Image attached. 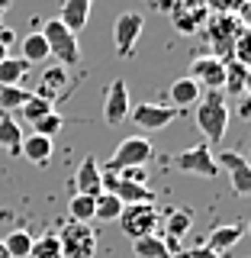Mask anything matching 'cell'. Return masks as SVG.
Returning <instances> with one entry per match:
<instances>
[{
  "mask_svg": "<svg viewBox=\"0 0 251 258\" xmlns=\"http://www.w3.org/2000/svg\"><path fill=\"white\" fill-rule=\"evenodd\" d=\"M206 20H209V7L200 4V0H177V7L171 13V23H174V29L181 32V36L200 32L206 26Z\"/></svg>",
  "mask_w": 251,
  "mask_h": 258,
  "instance_id": "12",
  "label": "cell"
},
{
  "mask_svg": "<svg viewBox=\"0 0 251 258\" xmlns=\"http://www.w3.org/2000/svg\"><path fill=\"white\" fill-rule=\"evenodd\" d=\"M20 152H23V158H26L29 165L45 168L48 161H52V155H55V145H52V139H45V136L32 133V136H26V139H23Z\"/></svg>",
  "mask_w": 251,
  "mask_h": 258,
  "instance_id": "18",
  "label": "cell"
},
{
  "mask_svg": "<svg viewBox=\"0 0 251 258\" xmlns=\"http://www.w3.org/2000/svg\"><path fill=\"white\" fill-rule=\"evenodd\" d=\"M32 232L29 229H13L10 236L4 239V248H7V258H29L32 252Z\"/></svg>",
  "mask_w": 251,
  "mask_h": 258,
  "instance_id": "26",
  "label": "cell"
},
{
  "mask_svg": "<svg viewBox=\"0 0 251 258\" xmlns=\"http://www.w3.org/2000/svg\"><path fill=\"white\" fill-rule=\"evenodd\" d=\"M13 42H16V32L7 29V26H0V45H4V48H13Z\"/></svg>",
  "mask_w": 251,
  "mask_h": 258,
  "instance_id": "40",
  "label": "cell"
},
{
  "mask_svg": "<svg viewBox=\"0 0 251 258\" xmlns=\"http://www.w3.org/2000/svg\"><path fill=\"white\" fill-rule=\"evenodd\" d=\"M55 236H58V245H61V258H94L97 255V229L91 223L68 220Z\"/></svg>",
  "mask_w": 251,
  "mask_h": 258,
  "instance_id": "3",
  "label": "cell"
},
{
  "mask_svg": "<svg viewBox=\"0 0 251 258\" xmlns=\"http://www.w3.org/2000/svg\"><path fill=\"white\" fill-rule=\"evenodd\" d=\"M10 7H13V0H0V16H4L7 10H10Z\"/></svg>",
  "mask_w": 251,
  "mask_h": 258,
  "instance_id": "42",
  "label": "cell"
},
{
  "mask_svg": "<svg viewBox=\"0 0 251 258\" xmlns=\"http://www.w3.org/2000/svg\"><path fill=\"white\" fill-rule=\"evenodd\" d=\"M181 258H219L216 252H209L206 245H200V248H190V252H184Z\"/></svg>",
  "mask_w": 251,
  "mask_h": 258,
  "instance_id": "39",
  "label": "cell"
},
{
  "mask_svg": "<svg viewBox=\"0 0 251 258\" xmlns=\"http://www.w3.org/2000/svg\"><path fill=\"white\" fill-rule=\"evenodd\" d=\"M232 58L235 61H241L245 68L251 71V29L245 26L238 32V39H235V48H232Z\"/></svg>",
  "mask_w": 251,
  "mask_h": 258,
  "instance_id": "34",
  "label": "cell"
},
{
  "mask_svg": "<svg viewBox=\"0 0 251 258\" xmlns=\"http://www.w3.org/2000/svg\"><path fill=\"white\" fill-rule=\"evenodd\" d=\"M20 113H23V119H26V123H36V119L45 116V113H55V103L45 100V97H36V94H32L29 100L20 107Z\"/></svg>",
  "mask_w": 251,
  "mask_h": 258,
  "instance_id": "31",
  "label": "cell"
},
{
  "mask_svg": "<svg viewBox=\"0 0 251 258\" xmlns=\"http://www.w3.org/2000/svg\"><path fill=\"white\" fill-rule=\"evenodd\" d=\"M23 145V129L13 119V113H0V149L7 152H20Z\"/></svg>",
  "mask_w": 251,
  "mask_h": 258,
  "instance_id": "24",
  "label": "cell"
},
{
  "mask_svg": "<svg viewBox=\"0 0 251 258\" xmlns=\"http://www.w3.org/2000/svg\"><path fill=\"white\" fill-rule=\"evenodd\" d=\"M129 116L142 133H161L181 116V110L164 107V103H135V107H129Z\"/></svg>",
  "mask_w": 251,
  "mask_h": 258,
  "instance_id": "9",
  "label": "cell"
},
{
  "mask_svg": "<svg viewBox=\"0 0 251 258\" xmlns=\"http://www.w3.org/2000/svg\"><path fill=\"white\" fill-rule=\"evenodd\" d=\"M126 116H129V87L123 78H116L107 84V94H103V123L119 126Z\"/></svg>",
  "mask_w": 251,
  "mask_h": 258,
  "instance_id": "14",
  "label": "cell"
},
{
  "mask_svg": "<svg viewBox=\"0 0 251 258\" xmlns=\"http://www.w3.org/2000/svg\"><path fill=\"white\" fill-rule=\"evenodd\" d=\"M171 165L184 174H200V177H216L219 174V165H216V155L206 142L193 145V149H184L171 158Z\"/></svg>",
  "mask_w": 251,
  "mask_h": 258,
  "instance_id": "8",
  "label": "cell"
},
{
  "mask_svg": "<svg viewBox=\"0 0 251 258\" xmlns=\"http://www.w3.org/2000/svg\"><path fill=\"white\" fill-rule=\"evenodd\" d=\"M245 94H251V71H248V78H245Z\"/></svg>",
  "mask_w": 251,
  "mask_h": 258,
  "instance_id": "43",
  "label": "cell"
},
{
  "mask_svg": "<svg viewBox=\"0 0 251 258\" xmlns=\"http://www.w3.org/2000/svg\"><path fill=\"white\" fill-rule=\"evenodd\" d=\"M151 7H155L158 13L171 16V13H174V7H177V0H151Z\"/></svg>",
  "mask_w": 251,
  "mask_h": 258,
  "instance_id": "38",
  "label": "cell"
},
{
  "mask_svg": "<svg viewBox=\"0 0 251 258\" xmlns=\"http://www.w3.org/2000/svg\"><path fill=\"white\" fill-rule=\"evenodd\" d=\"M203 91H222L225 81V61H219L216 55H200V58L190 61V75Z\"/></svg>",
  "mask_w": 251,
  "mask_h": 258,
  "instance_id": "15",
  "label": "cell"
},
{
  "mask_svg": "<svg viewBox=\"0 0 251 258\" xmlns=\"http://www.w3.org/2000/svg\"><path fill=\"white\" fill-rule=\"evenodd\" d=\"M241 236H245V223H225V226H216V229L209 232V239H206V248L222 258V252H229V248L235 245Z\"/></svg>",
  "mask_w": 251,
  "mask_h": 258,
  "instance_id": "21",
  "label": "cell"
},
{
  "mask_svg": "<svg viewBox=\"0 0 251 258\" xmlns=\"http://www.w3.org/2000/svg\"><path fill=\"white\" fill-rule=\"evenodd\" d=\"M119 229L126 232L129 239H142V236H151V232H158V223H161V210L155 204H129L123 207V213H119Z\"/></svg>",
  "mask_w": 251,
  "mask_h": 258,
  "instance_id": "6",
  "label": "cell"
},
{
  "mask_svg": "<svg viewBox=\"0 0 251 258\" xmlns=\"http://www.w3.org/2000/svg\"><path fill=\"white\" fill-rule=\"evenodd\" d=\"M0 258H7V248H4V239H0Z\"/></svg>",
  "mask_w": 251,
  "mask_h": 258,
  "instance_id": "45",
  "label": "cell"
},
{
  "mask_svg": "<svg viewBox=\"0 0 251 258\" xmlns=\"http://www.w3.org/2000/svg\"><path fill=\"white\" fill-rule=\"evenodd\" d=\"M155 155V149H151V142L145 139V136H129L116 145V152L107 158V165H103V171H126V168H145Z\"/></svg>",
  "mask_w": 251,
  "mask_h": 258,
  "instance_id": "5",
  "label": "cell"
},
{
  "mask_svg": "<svg viewBox=\"0 0 251 258\" xmlns=\"http://www.w3.org/2000/svg\"><path fill=\"white\" fill-rule=\"evenodd\" d=\"M119 213H123V204H119V197H113V194H107V190H103L100 197H94V220L113 223V220H119Z\"/></svg>",
  "mask_w": 251,
  "mask_h": 258,
  "instance_id": "28",
  "label": "cell"
},
{
  "mask_svg": "<svg viewBox=\"0 0 251 258\" xmlns=\"http://www.w3.org/2000/svg\"><path fill=\"white\" fill-rule=\"evenodd\" d=\"M29 97H32V91H26L23 84H0V113L20 110Z\"/></svg>",
  "mask_w": 251,
  "mask_h": 258,
  "instance_id": "27",
  "label": "cell"
},
{
  "mask_svg": "<svg viewBox=\"0 0 251 258\" xmlns=\"http://www.w3.org/2000/svg\"><path fill=\"white\" fill-rule=\"evenodd\" d=\"M0 26H4V20H0Z\"/></svg>",
  "mask_w": 251,
  "mask_h": 258,
  "instance_id": "48",
  "label": "cell"
},
{
  "mask_svg": "<svg viewBox=\"0 0 251 258\" xmlns=\"http://www.w3.org/2000/svg\"><path fill=\"white\" fill-rule=\"evenodd\" d=\"M216 165L229 171L232 190H235L238 197H251V161L245 155H238V152H219V155H216Z\"/></svg>",
  "mask_w": 251,
  "mask_h": 258,
  "instance_id": "13",
  "label": "cell"
},
{
  "mask_svg": "<svg viewBox=\"0 0 251 258\" xmlns=\"http://www.w3.org/2000/svg\"><path fill=\"white\" fill-rule=\"evenodd\" d=\"M203 29H206V42H209V48H213V55L219 61H229L232 48H235V39H238V32L245 26L238 23L235 13H209Z\"/></svg>",
  "mask_w": 251,
  "mask_h": 258,
  "instance_id": "2",
  "label": "cell"
},
{
  "mask_svg": "<svg viewBox=\"0 0 251 258\" xmlns=\"http://www.w3.org/2000/svg\"><path fill=\"white\" fill-rule=\"evenodd\" d=\"M68 213L74 223H91L94 220V197H87V194H74L68 204Z\"/></svg>",
  "mask_w": 251,
  "mask_h": 258,
  "instance_id": "32",
  "label": "cell"
},
{
  "mask_svg": "<svg viewBox=\"0 0 251 258\" xmlns=\"http://www.w3.org/2000/svg\"><path fill=\"white\" fill-rule=\"evenodd\" d=\"M103 190L119 197V204L129 207V204H155V190L148 184H139V181H126V177L113 174V171H103Z\"/></svg>",
  "mask_w": 251,
  "mask_h": 258,
  "instance_id": "10",
  "label": "cell"
},
{
  "mask_svg": "<svg viewBox=\"0 0 251 258\" xmlns=\"http://www.w3.org/2000/svg\"><path fill=\"white\" fill-rule=\"evenodd\" d=\"M245 78H248V68L235 58L225 61V81H222V94L229 97H241L245 94Z\"/></svg>",
  "mask_w": 251,
  "mask_h": 258,
  "instance_id": "23",
  "label": "cell"
},
{
  "mask_svg": "<svg viewBox=\"0 0 251 258\" xmlns=\"http://www.w3.org/2000/svg\"><path fill=\"white\" fill-rule=\"evenodd\" d=\"M42 36H45V45H48V55H55L58 64L64 68H74L80 61V45H77V36L71 32L64 23L55 16V20H48L42 26Z\"/></svg>",
  "mask_w": 251,
  "mask_h": 258,
  "instance_id": "4",
  "label": "cell"
},
{
  "mask_svg": "<svg viewBox=\"0 0 251 258\" xmlns=\"http://www.w3.org/2000/svg\"><path fill=\"white\" fill-rule=\"evenodd\" d=\"M32 64L26 58H13V55H7L4 61H0V84H23L29 75Z\"/></svg>",
  "mask_w": 251,
  "mask_h": 258,
  "instance_id": "25",
  "label": "cell"
},
{
  "mask_svg": "<svg viewBox=\"0 0 251 258\" xmlns=\"http://www.w3.org/2000/svg\"><path fill=\"white\" fill-rule=\"evenodd\" d=\"M91 10H94V0H61V16L58 20L77 36V32L87 26V20H91Z\"/></svg>",
  "mask_w": 251,
  "mask_h": 258,
  "instance_id": "20",
  "label": "cell"
},
{
  "mask_svg": "<svg viewBox=\"0 0 251 258\" xmlns=\"http://www.w3.org/2000/svg\"><path fill=\"white\" fill-rule=\"evenodd\" d=\"M23 58H26L29 64H39L48 58V45H45V36L42 32H29V36H23Z\"/></svg>",
  "mask_w": 251,
  "mask_h": 258,
  "instance_id": "29",
  "label": "cell"
},
{
  "mask_svg": "<svg viewBox=\"0 0 251 258\" xmlns=\"http://www.w3.org/2000/svg\"><path fill=\"white\" fill-rule=\"evenodd\" d=\"M142 29H145V16L142 13L126 10V13L116 16V23H113V45H116L119 58H132L135 42L142 39Z\"/></svg>",
  "mask_w": 251,
  "mask_h": 258,
  "instance_id": "7",
  "label": "cell"
},
{
  "mask_svg": "<svg viewBox=\"0 0 251 258\" xmlns=\"http://www.w3.org/2000/svg\"><path fill=\"white\" fill-rule=\"evenodd\" d=\"M197 126L206 136V145L219 142L229 129V103L222 91H206L197 103Z\"/></svg>",
  "mask_w": 251,
  "mask_h": 258,
  "instance_id": "1",
  "label": "cell"
},
{
  "mask_svg": "<svg viewBox=\"0 0 251 258\" xmlns=\"http://www.w3.org/2000/svg\"><path fill=\"white\" fill-rule=\"evenodd\" d=\"M168 97H171V107L174 110H187V107H193V103H200L203 87H200L193 78H177L174 84L168 87Z\"/></svg>",
  "mask_w": 251,
  "mask_h": 258,
  "instance_id": "19",
  "label": "cell"
},
{
  "mask_svg": "<svg viewBox=\"0 0 251 258\" xmlns=\"http://www.w3.org/2000/svg\"><path fill=\"white\" fill-rule=\"evenodd\" d=\"M61 126H64V116H61V113H45L42 119H36V123H32V133H39V136H45V139H52V136L58 133Z\"/></svg>",
  "mask_w": 251,
  "mask_h": 258,
  "instance_id": "33",
  "label": "cell"
},
{
  "mask_svg": "<svg viewBox=\"0 0 251 258\" xmlns=\"http://www.w3.org/2000/svg\"><path fill=\"white\" fill-rule=\"evenodd\" d=\"M238 116H241V119H251V94H241V103H238Z\"/></svg>",
  "mask_w": 251,
  "mask_h": 258,
  "instance_id": "41",
  "label": "cell"
},
{
  "mask_svg": "<svg viewBox=\"0 0 251 258\" xmlns=\"http://www.w3.org/2000/svg\"><path fill=\"white\" fill-rule=\"evenodd\" d=\"M190 226H193V213L187 207H171V210H164L161 213V223H158V236L164 239V245L171 248V252L177 255V245H181V239L190 232Z\"/></svg>",
  "mask_w": 251,
  "mask_h": 258,
  "instance_id": "11",
  "label": "cell"
},
{
  "mask_svg": "<svg viewBox=\"0 0 251 258\" xmlns=\"http://www.w3.org/2000/svg\"><path fill=\"white\" fill-rule=\"evenodd\" d=\"M119 177H126V181H139V184H145L148 181V174H145V168H126V171H116Z\"/></svg>",
  "mask_w": 251,
  "mask_h": 258,
  "instance_id": "36",
  "label": "cell"
},
{
  "mask_svg": "<svg viewBox=\"0 0 251 258\" xmlns=\"http://www.w3.org/2000/svg\"><path fill=\"white\" fill-rule=\"evenodd\" d=\"M245 232H248V236H251V220H248V229H245Z\"/></svg>",
  "mask_w": 251,
  "mask_h": 258,
  "instance_id": "46",
  "label": "cell"
},
{
  "mask_svg": "<svg viewBox=\"0 0 251 258\" xmlns=\"http://www.w3.org/2000/svg\"><path fill=\"white\" fill-rule=\"evenodd\" d=\"M132 252H135V258H181V255H174L171 248L164 245V239H161L158 232L135 239V242H132Z\"/></svg>",
  "mask_w": 251,
  "mask_h": 258,
  "instance_id": "22",
  "label": "cell"
},
{
  "mask_svg": "<svg viewBox=\"0 0 251 258\" xmlns=\"http://www.w3.org/2000/svg\"><path fill=\"white\" fill-rule=\"evenodd\" d=\"M29 258H61L58 236H55V232H45V236L32 239V252H29Z\"/></svg>",
  "mask_w": 251,
  "mask_h": 258,
  "instance_id": "30",
  "label": "cell"
},
{
  "mask_svg": "<svg viewBox=\"0 0 251 258\" xmlns=\"http://www.w3.org/2000/svg\"><path fill=\"white\" fill-rule=\"evenodd\" d=\"M7 55H10V48H4V45H0V61H4Z\"/></svg>",
  "mask_w": 251,
  "mask_h": 258,
  "instance_id": "44",
  "label": "cell"
},
{
  "mask_svg": "<svg viewBox=\"0 0 251 258\" xmlns=\"http://www.w3.org/2000/svg\"><path fill=\"white\" fill-rule=\"evenodd\" d=\"M200 4H206V7H209V0H200Z\"/></svg>",
  "mask_w": 251,
  "mask_h": 258,
  "instance_id": "47",
  "label": "cell"
},
{
  "mask_svg": "<svg viewBox=\"0 0 251 258\" xmlns=\"http://www.w3.org/2000/svg\"><path fill=\"white\" fill-rule=\"evenodd\" d=\"M68 84H71V75H68V68L64 64H48V68L39 75V84H36V97H45V100H58V97L68 91Z\"/></svg>",
  "mask_w": 251,
  "mask_h": 258,
  "instance_id": "16",
  "label": "cell"
},
{
  "mask_svg": "<svg viewBox=\"0 0 251 258\" xmlns=\"http://www.w3.org/2000/svg\"><path fill=\"white\" fill-rule=\"evenodd\" d=\"M245 0H209V13H235Z\"/></svg>",
  "mask_w": 251,
  "mask_h": 258,
  "instance_id": "35",
  "label": "cell"
},
{
  "mask_svg": "<svg viewBox=\"0 0 251 258\" xmlns=\"http://www.w3.org/2000/svg\"><path fill=\"white\" fill-rule=\"evenodd\" d=\"M74 194H87V197H100V194H103V168L97 165L94 155H87V158L77 165Z\"/></svg>",
  "mask_w": 251,
  "mask_h": 258,
  "instance_id": "17",
  "label": "cell"
},
{
  "mask_svg": "<svg viewBox=\"0 0 251 258\" xmlns=\"http://www.w3.org/2000/svg\"><path fill=\"white\" fill-rule=\"evenodd\" d=\"M235 16H238V23H241V26H248V29H251V0H245V4L238 7Z\"/></svg>",
  "mask_w": 251,
  "mask_h": 258,
  "instance_id": "37",
  "label": "cell"
}]
</instances>
